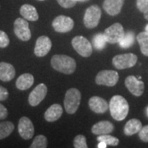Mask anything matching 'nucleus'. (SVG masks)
<instances>
[{
    "label": "nucleus",
    "instance_id": "e433bc0d",
    "mask_svg": "<svg viewBox=\"0 0 148 148\" xmlns=\"http://www.w3.org/2000/svg\"><path fill=\"white\" fill-rule=\"evenodd\" d=\"M144 17H145L147 20H148V11H147V12L144 13Z\"/></svg>",
    "mask_w": 148,
    "mask_h": 148
},
{
    "label": "nucleus",
    "instance_id": "4be33fe9",
    "mask_svg": "<svg viewBox=\"0 0 148 148\" xmlns=\"http://www.w3.org/2000/svg\"><path fill=\"white\" fill-rule=\"evenodd\" d=\"M143 124L140 120L137 119H132L127 122V123L124 126V134L126 136H132L136 133L139 132V131L142 129Z\"/></svg>",
    "mask_w": 148,
    "mask_h": 148
},
{
    "label": "nucleus",
    "instance_id": "0eeeda50",
    "mask_svg": "<svg viewBox=\"0 0 148 148\" xmlns=\"http://www.w3.org/2000/svg\"><path fill=\"white\" fill-rule=\"evenodd\" d=\"M72 45L73 49L82 57H90L92 53V46L90 41L83 36H77L72 40Z\"/></svg>",
    "mask_w": 148,
    "mask_h": 148
},
{
    "label": "nucleus",
    "instance_id": "f704fd0d",
    "mask_svg": "<svg viewBox=\"0 0 148 148\" xmlns=\"http://www.w3.org/2000/svg\"><path fill=\"white\" fill-rule=\"evenodd\" d=\"M8 112L5 106L0 104V119H4L8 117Z\"/></svg>",
    "mask_w": 148,
    "mask_h": 148
},
{
    "label": "nucleus",
    "instance_id": "b1692460",
    "mask_svg": "<svg viewBox=\"0 0 148 148\" xmlns=\"http://www.w3.org/2000/svg\"><path fill=\"white\" fill-rule=\"evenodd\" d=\"M138 42L140 45V49L143 54L145 56H148V33L143 32L139 33L137 36Z\"/></svg>",
    "mask_w": 148,
    "mask_h": 148
},
{
    "label": "nucleus",
    "instance_id": "f257e3e1",
    "mask_svg": "<svg viewBox=\"0 0 148 148\" xmlns=\"http://www.w3.org/2000/svg\"><path fill=\"white\" fill-rule=\"evenodd\" d=\"M109 109L111 116L118 121H122L127 117L129 106L124 97L122 95H114L110 99Z\"/></svg>",
    "mask_w": 148,
    "mask_h": 148
},
{
    "label": "nucleus",
    "instance_id": "c85d7f7f",
    "mask_svg": "<svg viewBox=\"0 0 148 148\" xmlns=\"http://www.w3.org/2000/svg\"><path fill=\"white\" fill-rule=\"evenodd\" d=\"M73 146L75 148H87L86 138L83 135H77L74 138Z\"/></svg>",
    "mask_w": 148,
    "mask_h": 148
},
{
    "label": "nucleus",
    "instance_id": "f03ea898",
    "mask_svg": "<svg viewBox=\"0 0 148 148\" xmlns=\"http://www.w3.org/2000/svg\"><path fill=\"white\" fill-rule=\"evenodd\" d=\"M51 65L53 69L64 74L73 73L77 64L75 59L64 54H55L51 58Z\"/></svg>",
    "mask_w": 148,
    "mask_h": 148
},
{
    "label": "nucleus",
    "instance_id": "412c9836",
    "mask_svg": "<svg viewBox=\"0 0 148 148\" xmlns=\"http://www.w3.org/2000/svg\"><path fill=\"white\" fill-rule=\"evenodd\" d=\"M34 84V77L31 73L21 74L16 79V86L20 90H28Z\"/></svg>",
    "mask_w": 148,
    "mask_h": 148
},
{
    "label": "nucleus",
    "instance_id": "7ed1b4c3",
    "mask_svg": "<svg viewBox=\"0 0 148 148\" xmlns=\"http://www.w3.org/2000/svg\"><path fill=\"white\" fill-rule=\"evenodd\" d=\"M81 92L76 88H71L67 90L64 97V108L69 114H73L78 110L81 103Z\"/></svg>",
    "mask_w": 148,
    "mask_h": 148
},
{
    "label": "nucleus",
    "instance_id": "4468645a",
    "mask_svg": "<svg viewBox=\"0 0 148 148\" xmlns=\"http://www.w3.org/2000/svg\"><path fill=\"white\" fill-rule=\"evenodd\" d=\"M125 86L132 95L135 96H141L143 95L145 85L144 82L138 79L134 76H128L125 79Z\"/></svg>",
    "mask_w": 148,
    "mask_h": 148
},
{
    "label": "nucleus",
    "instance_id": "72a5a7b5",
    "mask_svg": "<svg viewBox=\"0 0 148 148\" xmlns=\"http://www.w3.org/2000/svg\"><path fill=\"white\" fill-rule=\"evenodd\" d=\"M8 97V90L0 86V101H6Z\"/></svg>",
    "mask_w": 148,
    "mask_h": 148
},
{
    "label": "nucleus",
    "instance_id": "5701e85b",
    "mask_svg": "<svg viewBox=\"0 0 148 148\" xmlns=\"http://www.w3.org/2000/svg\"><path fill=\"white\" fill-rule=\"evenodd\" d=\"M14 130V124L10 121L0 123V140L8 138Z\"/></svg>",
    "mask_w": 148,
    "mask_h": 148
},
{
    "label": "nucleus",
    "instance_id": "a19ab883",
    "mask_svg": "<svg viewBox=\"0 0 148 148\" xmlns=\"http://www.w3.org/2000/svg\"><path fill=\"white\" fill-rule=\"evenodd\" d=\"M39 1H44V0H39Z\"/></svg>",
    "mask_w": 148,
    "mask_h": 148
},
{
    "label": "nucleus",
    "instance_id": "39448f33",
    "mask_svg": "<svg viewBox=\"0 0 148 148\" xmlns=\"http://www.w3.org/2000/svg\"><path fill=\"white\" fill-rule=\"evenodd\" d=\"M138 62V56L132 53L118 54L112 59L113 65L117 69H125L132 68Z\"/></svg>",
    "mask_w": 148,
    "mask_h": 148
},
{
    "label": "nucleus",
    "instance_id": "ea45409f",
    "mask_svg": "<svg viewBox=\"0 0 148 148\" xmlns=\"http://www.w3.org/2000/svg\"><path fill=\"white\" fill-rule=\"evenodd\" d=\"M146 114H147V116L148 117V106L146 108Z\"/></svg>",
    "mask_w": 148,
    "mask_h": 148
},
{
    "label": "nucleus",
    "instance_id": "20e7f679",
    "mask_svg": "<svg viewBox=\"0 0 148 148\" xmlns=\"http://www.w3.org/2000/svg\"><path fill=\"white\" fill-rule=\"evenodd\" d=\"M101 17V8L97 5H91L86 8L83 17L85 27L88 29H92L98 26Z\"/></svg>",
    "mask_w": 148,
    "mask_h": 148
},
{
    "label": "nucleus",
    "instance_id": "7c9ffc66",
    "mask_svg": "<svg viewBox=\"0 0 148 148\" xmlns=\"http://www.w3.org/2000/svg\"><path fill=\"white\" fill-rule=\"evenodd\" d=\"M58 3L64 8H70L76 5L77 3L76 0H57Z\"/></svg>",
    "mask_w": 148,
    "mask_h": 148
},
{
    "label": "nucleus",
    "instance_id": "f8f14e48",
    "mask_svg": "<svg viewBox=\"0 0 148 148\" xmlns=\"http://www.w3.org/2000/svg\"><path fill=\"white\" fill-rule=\"evenodd\" d=\"M47 86L44 83H40L36 86L34 90L30 93L28 97V102L32 106H39L41 101L45 98L47 95Z\"/></svg>",
    "mask_w": 148,
    "mask_h": 148
},
{
    "label": "nucleus",
    "instance_id": "c756f323",
    "mask_svg": "<svg viewBox=\"0 0 148 148\" xmlns=\"http://www.w3.org/2000/svg\"><path fill=\"white\" fill-rule=\"evenodd\" d=\"M10 43L8 36L5 32L0 30V48H6Z\"/></svg>",
    "mask_w": 148,
    "mask_h": 148
},
{
    "label": "nucleus",
    "instance_id": "cd10ccee",
    "mask_svg": "<svg viewBox=\"0 0 148 148\" xmlns=\"http://www.w3.org/2000/svg\"><path fill=\"white\" fill-rule=\"evenodd\" d=\"M98 142H104L107 145L110 146H117L119 143V140L115 137H113L110 134H103V135H98L97 138Z\"/></svg>",
    "mask_w": 148,
    "mask_h": 148
},
{
    "label": "nucleus",
    "instance_id": "a211bd4d",
    "mask_svg": "<svg viewBox=\"0 0 148 148\" xmlns=\"http://www.w3.org/2000/svg\"><path fill=\"white\" fill-rule=\"evenodd\" d=\"M114 131V125L110 121H100L91 127V132L95 135L110 134Z\"/></svg>",
    "mask_w": 148,
    "mask_h": 148
},
{
    "label": "nucleus",
    "instance_id": "6e6552de",
    "mask_svg": "<svg viewBox=\"0 0 148 148\" xmlns=\"http://www.w3.org/2000/svg\"><path fill=\"white\" fill-rule=\"evenodd\" d=\"M13 29L16 37L22 41H28L32 38L29 23L25 18H16L13 24Z\"/></svg>",
    "mask_w": 148,
    "mask_h": 148
},
{
    "label": "nucleus",
    "instance_id": "ddd939ff",
    "mask_svg": "<svg viewBox=\"0 0 148 148\" xmlns=\"http://www.w3.org/2000/svg\"><path fill=\"white\" fill-rule=\"evenodd\" d=\"M52 48L50 39L46 36H41L36 40L34 53L37 57H44L47 55Z\"/></svg>",
    "mask_w": 148,
    "mask_h": 148
},
{
    "label": "nucleus",
    "instance_id": "58836bf2",
    "mask_svg": "<svg viewBox=\"0 0 148 148\" xmlns=\"http://www.w3.org/2000/svg\"><path fill=\"white\" fill-rule=\"evenodd\" d=\"M145 32H147L148 33V24L146 26V27H145Z\"/></svg>",
    "mask_w": 148,
    "mask_h": 148
},
{
    "label": "nucleus",
    "instance_id": "423d86ee",
    "mask_svg": "<svg viewBox=\"0 0 148 148\" xmlns=\"http://www.w3.org/2000/svg\"><path fill=\"white\" fill-rule=\"evenodd\" d=\"M119 73L114 70H102L95 77V83L101 86H114L118 83Z\"/></svg>",
    "mask_w": 148,
    "mask_h": 148
},
{
    "label": "nucleus",
    "instance_id": "f3484780",
    "mask_svg": "<svg viewBox=\"0 0 148 148\" xmlns=\"http://www.w3.org/2000/svg\"><path fill=\"white\" fill-rule=\"evenodd\" d=\"M16 71L12 64L5 62L0 63V80L3 82H9L15 77Z\"/></svg>",
    "mask_w": 148,
    "mask_h": 148
},
{
    "label": "nucleus",
    "instance_id": "c9c22d12",
    "mask_svg": "<svg viewBox=\"0 0 148 148\" xmlns=\"http://www.w3.org/2000/svg\"><path fill=\"white\" fill-rule=\"evenodd\" d=\"M107 144L106 143H105L104 142H99V143H98V145H97V147L98 148H106L107 147Z\"/></svg>",
    "mask_w": 148,
    "mask_h": 148
},
{
    "label": "nucleus",
    "instance_id": "393cba45",
    "mask_svg": "<svg viewBox=\"0 0 148 148\" xmlns=\"http://www.w3.org/2000/svg\"><path fill=\"white\" fill-rule=\"evenodd\" d=\"M135 40V36L132 32H127L124 34L122 40L119 42V46L123 49H127L130 48L134 44Z\"/></svg>",
    "mask_w": 148,
    "mask_h": 148
},
{
    "label": "nucleus",
    "instance_id": "9d476101",
    "mask_svg": "<svg viewBox=\"0 0 148 148\" xmlns=\"http://www.w3.org/2000/svg\"><path fill=\"white\" fill-rule=\"evenodd\" d=\"M54 31L58 33H67L71 32L74 27L73 20L69 16L60 15L56 16L52 22Z\"/></svg>",
    "mask_w": 148,
    "mask_h": 148
},
{
    "label": "nucleus",
    "instance_id": "dca6fc26",
    "mask_svg": "<svg viewBox=\"0 0 148 148\" xmlns=\"http://www.w3.org/2000/svg\"><path fill=\"white\" fill-rule=\"evenodd\" d=\"M124 0H105L103 8L110 16H116L120 13Z\"/></svg>",
    "mask_w": 148,
    "mask_h": 148
},
{
    "label": "nucleus",
    "instance_id": "aec40b11",
    "mask_svg": "<svg viewBox=\"0 0 148 148\" xmlns=\"http://www.w3.org/2000/svg\"><path fill=\"white\" fill-rule=\"evenodd\" d=\"M20 14L27 21H36L39 19V15L36 8L30 4H23L20 8Z\"/></svg>",
    "mask_w": 148,
    "mask_h": 148
},
{
    "label": "nucleus",
    "instance_id": "473e14b6",
    "mask_svg": "<svg viewBox=\"0 0 148 148\" xmlns=\"http://www.w3.org/2000/svg\"><path fill=\"white\" fill-rule=\"evenodd\" d=\"M137 8L140 12L145 13L148 11V0H137Z\"/></svg>",
    "mask_w": 148,
    "mask_h": 148
},
{
    "label": "nucleus",
    "instance_id": "2f4dec72",
    "mask_svg": "<svg viewBox=\"0 0 148 148\" xmlns=\"http://www.w3.org/2000/svg\"><path fill=\"white\" fill-rule=\"evenodd\" d=\"M138 136L143 142L148 143V125L142 127V129L138 132Z\"/></svg>",
    "mask_w": 148,
    "mask_h": 148
},
{
    "label": "nucleus",
    "instance_id": "bb28decb",
    "mask_svg": "<svg viewBox=\"0 0 148 148\" xmlns=\"http://www.w3.org/2000/svg\"><path fill=\"white\" fill-rule=\"evenodd\" d=\"M48 141L46 137H45L44 135H38L36 138H34L31 148H46L47 147Z\"/></svg>",
    "mask_w": 148,
    "mask_h": 148
},
{
    "label": "nucleus",
    "instance_id": "9b49d317",
    "mask_svg": "<svg viewBox=\"0 0 148 148\" xmlns=\"http://www.w3.org/2000/svg\"><path fill=\"white\" fill-rule=\"evenodd\" d=\"M18 132L21 138L29 140L34 136L35 128L32 120L26 116L21 117L18 122Z\"/></svg>",
    "mask_w": 148,
    "mask_h": 148
},
{
    "label": "nucleus",
    "instance_id": "4c0bfd02",
    "mask_svg": "<svg viewBox=\"0 0 148 148\" xmlns=\"http://www.w3.org/2000/svg\"><path fill=\"white\" fill-rule=\"evenodd\" d=\"M77 2H87V1H89V0H76Z\"/></svg>",
    "mask_w": 148,
    "mask_h": 148
},
{
    "label": "nucleus",
    "instance_id": "2eb2a0df",
    "mask_svg": "<svg viewBox=\"0 0 148 148\" xmlns=\"http://www.w3.org/2000/svg\"><path fill=\"white\" fill-rule=\"evenodd\" d=\"M89 107L96 114H104L109 109L107 101L99 96H92L89 100Z\"/></svg>",
    "mask_w": 148,
    "mask_h": 148
},
{
    "label": "nucleus",
    "instance_id": "a878e982",
    "mask_svg": "<svg viewBox=\"0 0 148 148\" xmlns=\"http://www.w3.org/2000/svg\"><path fill=\"white\" fill-rule=\"evenodd\" d=\"M106 37L104 36V33H98L93 37V45L97 50H102L106 46Z\"/></svg>",
    "mask_w": 148,
    "mask_h": 148
},
{
    "label": "nucleus",
    "instance_id": "6ab92c4d",
    "mask_svg": "<svg viewBox=\"0 0 148 148\" xmlns=\"http://www.w3.org/2000/svg\"><path fill=\"white\" fill-rule=\"evenodd\" d=\"M63 114V107L59 104H53L45 113V119L48 122H55Z\"/></svg>",
    "mask_w": 148,
    "mask_h": 148
},
{
    "label": "nucleus",
    "instance_id": "1a4fd4ad",
    "mask_svg": "<svg viewBox=\"0 0 148 148\" xmlns=\"http://www.w3.org/2000/svg\"><path fill=\"white\" fill-rule=\"evenodd\" d=\"M124 30L120 23H114L112 26L106 28L104 32L107 43L117 44L122 40L124 36Z\"/></svg>",
    "mask_w": 148,
    "mask_h": 148
}]
</instances>
